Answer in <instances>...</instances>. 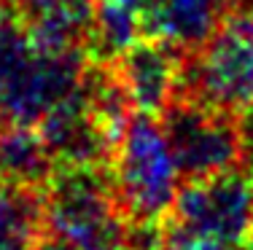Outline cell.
I'll list each match as a JSON object with an SVG mask.
<instances>
[{"label": "cell", "mask_w": 253, "mask_h": 250, "mask_svg": "<svg viewBox=\"0 0 253 250\" xmlns=\"http://www.w3.org/2000/svg\"><path fill=\"white\" fill-rule=\"evenodd\" d=\"M237 250H253V237H251V240H248V242H243V245H240Z\"/></svg>", "instance_id": "obj_18"}, {"label": "cell", "mask_w": 253, "mask_h": 250, "mask_svg": "<svg viewBox=\"0 0 253 250\" xmlns=\"http://www.w3.org/2000/svg\"><path fill=\"white\" fill-rule=\"evenodd\" d=\"M159 124L183 183L243 164V127L234 113L178 94L159 113Z\"/></svg>", "instance_id": "obj_3"}, {"label": "cell", "mask_w": 253, "mask_h": 250, "mask_svg": "<svg viewBox=\"0 0 253 250\" xmlns=\"http://www.w3.org/2000/svg\"><path fill=\"white\" fill-rule=\"evenodd\" d=\"M108 3H119V5H124V8H132V11H137L140 16H146L148 11L156 5V0H108Z\"/></svg>", "instance_id": "obj_16"}, {"label": "cell", "mask_w": 253, "mask_h": 250, "mask_svg": "<svg viewBox=\"0 0 253 250\" xmlns=\"http://www.w3.org/2000/svg\"><path fill=\"white\" fill-rule=\"evenodd\" d=\"M226 19L243 22L253 27V0H229V14Z\"/></svg>", "instance_id": "obj_15"}, {"label": "cell", "mask_w": 253, "mask_h": 250, "mask_svg": "<svg viewBox=\"0 0 253 250\" xmlns=\"http://www.w3.org/2000/svg\"><path fill=\"white\" fill-rule=\"evenodd\" d=\"M113 196L126 221H165L180 191V172L156 116L135 113L108 164Z\"/></svg>", "instance_id": "obj_1"}, {"label": "cell", "mask_w": 253, "mask_h": 250, "mask_svg": "<svg viewBox=\"0 0 253 250\" xmlns=\"http://www.w3.org/2000/svg\"><path fill=\"white\" fill-rule=\"evenodd\" d=\"M178 94L234 116L253 108V27L226 19L202 46L183 51Z\"/></svg>", "instance_id": "obj_2"}, {"label": "cell", "mask_w": 253, "mask_h": 250, "mask_svg": "<svg viewBox=\"0 0 253 250\" xmlns=\"http://www.w3.org/2000/svg\"><path fill=\"white\" fill-rule=\"evenodd\" d=\"M240 127H243V164L253 172V108L240 116Z\"/></svg>", "instance_id": "obj_12"}, {"label": "cell", "mask_w": 253, "mask_h": 250, "mask_svg": "<svg viewBox=\"0 0 253 250\" xmlns=\"http://www.w3.org/2000/svg\"><path fill=\"white\" fill-rule=\"evenodd\" d=\"M54 167L38 124H0V175L5 183L46 188Z\"/></svg>", "instance_id": "obj_8"}, {"label": "cell", "mask_w": 253, "mask_h": 250, "mask_svg": "<svg viewBox=\"0 0 253 250\" xmlns=\"http://www.w3.org/2000/svg\"><path fill=\"white\" fill-rule=\"evenodd\" d=\"M0 250H30V245H19V242H5V245H0Z\"/></svg>", "instance_id": "obj_17"}, {"label": "cell", "mask_w": 253, "mask_h": 250, "mask_svg": "<svg viewBox=\"0 0 253 250\" xmlns=\"http://www.w3.org/2000/svg\"><path fill=\"white\" fill-rule=\"evenodd\" d=\"M5 186V180H3V175H0V188H3Z\"/></svg>", "instance_id": "obj_19"}, {"label": "cell", "mask_w": 253, "mask_h": 250, "mask_svg": "<svg viewBox=\"0 0 253 250\" xmlns=\"http://www.w3.org/2000/svg\"><path fill=\"white\" fill-rule=\"evenodd\" d=\"M167 221L186 234L237 250L253 237V172L237 164L218 175L180 183Z\"/></svg>", "instance_id": "obj_4"}, {"label": "cell", "mask_w": 253, "mask_h": 250, "mask_svg": "<svg viewBox=\"0 0 253 250\" xmlns=\"http://www.w3.org/2000/svg\"><path fill=\"white\" fill-rule=\"evenodd\" d=\"M140 38H146V25L137 11L124 8L119 3H108V0H94L92 27L84 46L89 62L113 65Z\"/></svg>", "instance_id": "obj_9"}, {"label": "cell", "mask_w": 253, "mask_h": 250, "mask_svg": "<svg viewBox=\"0 0 253 250\" xmlns=\"http://www.w3.org/2000/svg\"><path fill=\"white\" fill-rule=\"evenodd\" d=\"M183 51L162 38L146 35L111 65L137 113L156 116L178 97Z\"/></svg>", "instance_id": "obj_5"}, {"label": "cell", "mask_w": 253, "mask_h": 250, "mask_svg": "<svg viewBox=\"0 0 253 250\" xmlns=\"http://www.w3.org/2000/svg\"><path fill=\"white\" fill-rule=\"evenodd\" d=\"M229 0H156V5L143 16L146 35L162 38L191 51L202 46L226 22Z\"/></svg>", "instance_id": "obj_7"}, {"label": "cell", "mask_w": 253, "mask_h": 250, "mask_svg": "<svg viewBox=\"0 0 253 250\" xmlns=\"http://www.w3.org/2000/svg\"><path fill=\"white\" fill-rule=\"evenodd\" d=\"M94 16V0H65L27 19L35 46L46 51H84Z\"/></svg>", "instance_id": "obj_10"}, {"label": "cell", "mask_w": 253, "mask_h": 250, "mask_svg": "<svg viewBox=\"0 0 253 250\" xmlns=\"http://www.w3.org/2000/svg\"><path fill=\"white\" fill-rule=\"evenodd\" d=\"M38 129L57 164H97L108 167L116 151V138L89 105L84 89L51 108L38 121Z\"/></svg>", "instance_id": "obj_6"}, {"label": "cell", "mask_w": 253, "mask_h": 250, "mask_svg": "<svg viewBox=\"0 0 253 250\" xmlns=\"http://www.w3.org/2000/svg\"><path fill=\"white\" fill-rule=\"evenodd\" d=\"M46 229V188H30L5 183L0 188V245L33 240Z\"/></svg>", "instance_id": "obj_11"}, {"label": "cell", "mask_w": 253, "mask_h": 250, "mask_svg": "<svg viewBox=\"0 0 253 250\" xmlns=\"http://www.w3.org/2000/svg\"><path fill=\"white\" fill-rule=\"evenodd\" d=\"M14 3H16L19 14L25 16V22H27V19H33V16H38V14H43V11L54 8V5L65 3V0H14Z\"/></svg>", "instance_id": "obj_14"}, {"label": "cell", "mask_w": 253, "mask_h": 250, "mask_svg": "<svg viewBox=\"0 0 253 250\" xmlns=\"http://www.w3.org/2000/svg\"><path fill=\"white\" fill-rule=\"evenodd\" d=\"M30 250H76L73 245H70L68 240H62V237H57L54 231L43 229L38 237L33 240V245H30Z\"/></svg>", "instance_id": "obj_13"}]
</instances>
